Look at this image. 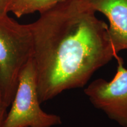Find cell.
<instances>
[{
	"label": "cell",
	"mask_w": 127,
	"mask_h": 127,
	"mask_svg": "<svg viewBox=\"0 0 127 127\" xmlns=\"http://www.w3.org/2000/svg\"><path fill=\"white\" fill-rule=\"evenodd\" d=\"M117 71L113 78H98L84 89L94 107L102 111L109 119L122 127H127V69L118 56Z\"/></svg>",
	"instance_id": "277c9868"
},
{
	"label": "cell",
	"mask_w": 127,
	"mask_h": 127,
	"mask_svg": "<svg viewBox=\"0 0 127 127\" xmlns=\"http://www.w3.org/2000/svg\"><path fill=\"white\" fill-rule=\"evenodd\" d=\"M30 27L41 103L82 88L96 71L119 56L108 25L87 0H65L40 14Z\"/></svg>",
	"instance_id": "6da1fadb"
},
{
	"label": "cell",
	"mask_w": 127,
	"mask_h": 127,
	"mask_svg": "<svg viewBox=\"0 0 127 127\" xmlns=\"http://www.w3.org/2000/svg\"><path fill=\"white\" fill-rule=\"evenodd\" d=\"M108 20V32L115 53L127 50V0H87Z\"/></svg>",
	"instance_id": "5b68a950"
},
{
	"label": "cell",
	"mask_w": 127,
	"mask_h": 127,
	"mask_svg": "<svg viewBox=\"0 0 127 127\" xmlns=\"http://www.w3.org/2000/svg\"><path fill=\"white\" fill-rule=\"evenodd\" d=\"M34 42L30 24L0 15V97L10 106L22 71L32 60Z\"/></svg>",
	"instance_id": "7a4b0ae2"
},
{
	"label": "cell",
	"mask_w": 127,
	"mask_h": 127,
	"mask_svg": "<svg viewBox=\"0 0 127 127\" xmlns=\"http://www.w3.org/2000/svg\"><path fill=\"white\" fill-rule=\"evenodd\" d=\"M5 104L3 102V101L0 97V127H4V124L7 115V109L8 108Z\"/></svg>",
	"instance_id": "52a82bcc"
},
{
	"label": "cell",
	"mask_w": 127,
	"mask_h": 127,
	"mask_svg": "<svg viewBox=\"0 0 127 127\" xmlns=\"http://www.w3.org/2000/svg\"><path fill=\"white\" fill-rule=\"evenodd\" d=\"M40 104L34 63L31 60L20 76L4 127H52L61 125V117L45 112Z\"/></svg>",
	"instance_id": "3957f363"
},
{
	"label": "cell",
	"mask_w": 127,
	"mask_h": 127,
	"mask_svg": "<svg viewBox=\"0 0 127 127\" xmlns=\"http://www.w3.org/2000/svg\"><path fill=\"white\" fill-rule=\"evenodd\" d=\"M65 0H12L9 8L17 18L38 12L42 14Z\"/></svg>",
	"instance_id": "8992f818"
},
{
	"label": "cell",
	"mask_w": 127,
	"mask_h": 127,
	"mask_svg": "<svg viewBox=\"0 0 127 127\" xmlns=\"http://www.w3.org/2000/svg\"><path fill=\"white\" fill-rule=\"evenodd\" d=\"M12 0H0V15L9 13V8Z\"/></svg>",
	"instance_id": "ba28073f"
}]
</instances>
